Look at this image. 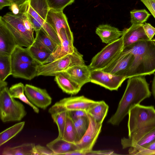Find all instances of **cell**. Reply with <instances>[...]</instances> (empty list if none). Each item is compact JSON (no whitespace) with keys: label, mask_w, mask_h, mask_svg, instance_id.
<instances>
[{"label":"cell","mask_w":155,"mask_h":155,"mask_svg":"<svg viewBox=\"0 0 155 155\" xmlns=\"http://www.w3.org/2000/svg\"><path fill=\"white\" fill-rule=\"evenodd\" d=\"M151 95L149 84L145 76H137L128 78L124 93L119 103L115 113L107 121L108 123L118 125L129 110L140 104Z\"/></svg>","instance_id":"6da1fadb"},{"label":"cell","mask_w":155,"mask_h":155,"mask_svg":"<svg viewBox=\"0 0 155 155\" xmlns=\"http://www.w3.org/2000/svg\"><path fill=\"white\" fill-rule=\"evenodd\" d=\"M123 51L132 54L134 57L130 66L123 75L127 78L149 75L155 72V45L152 40H139Z\"/></svg>","instance_id":"7a4b0ae2"},{"label":"cell","mask_w":155,"mask_h":155,"mask_svg":"<svg viewBox=\"0 0 155 155\" xmlns=\"http://www.w3.org/2000/svg\"><path fill=\"white\" fill-rule=\"evenodd\" d=\"M12 75L15 78L31 80L37 76L41 64L33 58L27 48L17 46L10 55Z\"/></svg>","instance_id":"3957f363"},{"label":"cell","mask_w":155,"mask_h":155,"mask_svg":"<svg viewBox=\"0 0 155 155\" xmlns=\"http://www.w3.org/2000/svg\"><path fill=\"white\" fill-rule=\"evenodd\" d=\"M29 2L28 0L20 6L19 13L15 15L12 12L6 13L2 20L13 36L18 46L28 47L34 42V35L31 34L26 29L24 24V14L28 10Z\"/></svg>","instance_id":"277c9868"},{"label":"cell","mask_w":155,"mask_h":155,"mask_svg":"<svg viewBox=\"0 0 155 155\" xmlns=\"http://www.w3.org/2000/svg\"><path fill=\"white\" fill-rule=\"evenodd\" d=\"M128 136L143 129L155 127V108L152 105H137L129 111Z\"/></svg>","instance_id":"5b68a950"},{"label":"cell","mask_w":155,"mask_h":155,"mask_svg":"<svg viewBox=\"0 0 155 155\" xmlns=\"http://www.w3.org/2000/svg\"><path fill=\"white\" fill-rule=\"evenodd\" d=\"M27 113L24 105L11 96L7 87L0 90V117L2 122L21 121Z\"/></svg>","instance_id":"8992f818"},{"label":"cell","mask_w":155,"mask_h":155,"mask_svg":"<svg viewBox=\"0 0 155 155\" xmlns=\"http://www.w3.org/2000/svg\"><path fill=\"white\" fill-rule=\"evenodd\" d=\"M76 48L72 53L66 54L47 64L38 66L37 76H55L74 65L85 64L83 57Z\"/></svg>","instance_id":"52a82bcc"},{"label":"cell","mask_w":155,"mask_h":155,"mask_svg":"<svg viewBox=\"0 0 155 155\" xmlns=\"http://www.w3.org/2000/svg\"><path fill=\"white\" fill-rule=\"evenodd\" d=\"M122 37L108 44L92 58L88 66L91 70H101L111 63L123 51Z\"/></svg>","instance_id":"ba28073f"},{"label":"cell","mask_w":155,"mask_h":155,"mask_svg":"<svg viewBox=\"0 0 155 155\" xmlns=\"http://www.w3.org/2000/svg\"><path fill=\"white\" fill-rule=\"evenodd\" d=\"M98 101L84 96L64 98L55 103L49 108L48 112L51 115L64 111L82 110L87 112Z\"/></svg>","instance_id":"9c48e42d"},{"label":"cell","mask_w":155,"mask_h":155,"mask_svg":"<svg viewBox=\"0 0 155 155\" xmlns=\"http://www.w3.org/2000/svg\"><path fill=\"white\" fill-rule=\"evenodd\" d=\"M87 116L89 120L88 129L81 139L75 143L79 150L83 152L84 155L92 150L101 132L102 124L97 122L88 113Z\"/></svg>","instance_id":"30bf717a"},{"label":"cell","mask_w":155,"mask_h":155,"mask_svg":"<svg viewBox=\"0 0 155 155\" xmlns=\"http://www.w3.org/2000/svg\"><path fill=\"white\" fill-rule=\"evenodd\" d=\"M127 78L117 75L101 70H91L90 82L110 90H117Z\"/></svg>","instance_id":"8fae6325"},{"label":"cell","mask_w":155,"mask_h":155,"mask_svg":"<svg viewBox=\"0 0 155 155\" xmlns=\"http://www.w3.org/2000/svg\"><path fill=\"white\" fill-rule=\"evenodd\" d=\"M57 33L61 42V46H58L51 54L47 63L73 53L76 48L73 45V34L69 26L61 28Z\"/></svg>","instance_id":"7c38bea8"},{"label":"cell","mask_w":155,"mask_h":155,"mask_svg":"<svg viewBox=\"0 0 155 155\" xmlns=\"http://www.w3.org/2000/svg\"><path fill=\"white\" fill-rule=\"evenodd\" d=\"M25 93L28 100L38 108L45 110L52 102V98L45 89L26 84Z\"/></svg>","instance_id":"4fadbf2b"},{"label":"cell","mask_w":155,"mask_h":155,"mask_svg":"<svg viewBox=\"0 0 155 155\" xmlns=\"http://www.w3.org/2000/svg\"><path fill=\"white\" fill-rule=\"evenodd\" d=\"M131 53L123 51L109 65L101 70L117 75L123 76L130 66L134 59Z\"/></svg>","instance_id":"5bb4252c"},{"label":"cell","mask_w":155,"mask_h":155,"mask_svg":"<svg viewBox=\"0 0 155 155\" xmlns=\"http://www.w3.org/2000/svg\"><path fill=\"white\" fill-rule=\"evenodd\" d=\"M18 46L8 28L0 19V55H10Z\"/></svg>","instance_id":"9a60e30c"},{"label":"cell","mask_w":155,"mask_h":155,"mask_svg":"<svg viewBox=\"0 0 155 155\" xmlns=\"http://www.w3.org/2000/svg\"><path fill=\"white\" fill-rule=\"evenodd\" d=\"M142 24H132L123 30L124 49L140 40H149L144 30Z\"/></svg>","instance_id":"2e32d148"},{"label":"cell","mask_w":155,"mask_h":155,"mask_svg":"<svg viewBox=\"0 0 155 155\" xmlns=\"http://www.w3.org/2000/svg\"><path fill=\"white\" fill-rule=\"evenodd\" d=\"M62 72L81 87L85 84L90 82L91 70L85 64L74 65Z\"/></svg>","instance_id":"e0dca14e"},{"label":"cell","mask_w":155,"mask_h":155,"mask_svg":"<svg viewBox=\"0 0 155 155\" xmlns=\"http://www.w3.org/2000/svg\"><path fill=\"white\" fill-rule=\"evenodd\" d=\"M95 32L102 41L107 44L117 40L123 34V31H120L117 28L107 24L99 25L96 28Z\"/></svg>","instance_id":"ac0fdd59"},{"label":"cell","mask_w":155,"mask_h":155,"mask_svg":"<svg viewBox=\"0 0 155 155\" xmlns=\"http://www.w3.org/2000/svg\"><path fill=\"white\" fill-rule=\"evenodd\" d=\"M54 81L64 92L69 94H76L81 88L63 72H60L55 76Z\"/></svg>","instance_id":"d6986e66"},{"label":"cell","mask_w":155,"mask_h":155,"mask_svg":"<svg viewBox=\"0 0 155 155\" xmlns=\"http://www.w3.org/2000/svg\"><path fill=\"white\" fill-rule=\"evenodd\" d=\"M46 146L51 149L55 155H66L69 153L79 150L76 143L68 142L62 138L58 137L47 143Z\"/></svg>","instance_id":"ffe728a7"},{"label":"cell","mask_w":155,"mask_h":155,"mask_svg":"<svg viewBox=\"0 0 155 155\" xmlns=\"http://www.w3.org/2000/svg\"><path fill=\"white\" fill-rule=\"evenodd\" d=\"M36 36L34 43L39 48L51 54L58 46L49 36L42 28L36 31Z\"/></svg>","instance_id":"44dd1931"},{"label":"cell","mask_w":155,"mask_h":155,"mask_svg":"<svg viewBox=\"0 0 155 155\" xmlns=\"http://www.w3.org/2000/svg\"><path fill=\"white\" fill-rule=\"evenodd\" d=\"M35 145L32 143H23L18 146L5 148L2 155H31L34 154Z\"/></svg>","instance_id":"7402d4cb"},{"label":"cell","mask_w":155,"mask_h":155,"mask_svg":"<svg viewBox=\"0 0 155 155\" xmlns=\"http://www.w3.org/2000/svg\"><path fill=\"white\" fill-rule=\"evenodd\" d=\"M25 86L20 82L12 85L9 89L11 96L14 98H18L28 105L36 113H39L38 107L32 104L28 99L25 93Z\"/></svg>","instance_id":"603a6c76"},{"label":"cell","mask_w":155,"mask_h":155,"mask_svg":"<svg viewBox=\"0 0 155 155\" xmlns=\"http://www.w3.org/2000/svg\"><path fill=\"white\" fill-rule=\"evenodd\" d=\"M108 106L103 101H98L88 110L87 113L97 122L102 124L108 110Z\"/></svg>","instance_id":"cb8c5ba5"},{"label":"cell","mask_w":155,"mask_h":155,"mask_svg":"<svg viewBox=\"0 0 155 155\" xmlns=\"http://www.w3.org/2000/svg\"><path fill=\"white\" fill-rule=\"evenodd\" d=\"M25 123V121L18 123L2 132L0 133V146H1L20 132L24 128Z\"/></svg>","instance_id":"d4e9b609"},{"label":"cell","mask_w":155,"mask_h":155,"mask_svg":"<svg viewBox=\"0 0 155 155\" xmlns=\"http://www.w3.org/2000/svg\"><path fill=\"white\" fill-rule=\"evenodd\" d=\"M155 140V129L142 137L128 150L129 154L133 155L136 151L147 146Z\"/></svg>","instance_id":"484cf974"},{"label":"cell","mask_w":155,"mask_h":155,"mask_svg":"<svg viewBox=\"0 0 155 155\" xmlns=\"http://www.w3.org/2000/svg\"><path fill=\"white\" fill-rule=\"evenodd\" d=\"M27 48L33 58L41 65L47 63L51 53L39 48L34 43Z\"/></svg>","instance_id":"4316f807"},{"label":"cell","mask_w":155,"mask_h":155,"mask_svg":"<svg viewBox=\"0 0 155 155\" xmlns=\"http://www.w3.org/2000/svg\"><path fill=\"white\" fill-rule=\"evenodd\" d=\"M62 139L69 142H77V134L74 122L67 114Z\"/></svg>","instance_id":"83f0119b"},{"label":"cell","mask_w":155,"mask_h":155,"mask_svg":"<svg viewBox=\"0 0 155 155\" xmlns=\"http://www.w3.org/2000/svg\"><path fill=\"white\" fill-rule=\"evenodd\" d=\"M32 8L46 21L50 10L47 0H28Z\"/></svg>","instance_id":"f1b7e54d"},{"label":"cell","mask_w":155,"mask_h":155,"mask_svg":"<svg viewBox=\"0 0 155 155\" xmlns=\"http://www.w3.org/2000/svg\"><path fill=\"white\" fill-rule=\"evenodd\" d=\"M12 75L10 55H0V81H5Z\"/></svg>","instance_id":"f546056e"},{"label":"cell","mask_w":155,"mask_h":155,"mask_svg":"<svg viewBox=\"0 0 155 155\" xmlns=\"http://www.w3.org/2000/svg\"><path fill=\"white\" fill-rule=\"evenodd\" d=\"M73 122L77 134V142L81 139L87 129L89 120L87 115L80 117Z\"/></svg>","instance_id":"4dcf8cb0"},{"label":"cell","mask_w":155,"mask_h":155,"mask_svg":"<svg viewBox=\"0 0 155 155\" xmlns=\"http://www.w3.org/2000/svg\"><path fill=\"white\" fill-rule=\"evenodd\" d=\"M130 15L131 25L144 24L151 15L145 9L133 10L130 12Z\"/></svg>","instance_id":"1f68e13d"},{"label":"cell","mask_w":155,"mask_h":155,"mask_svg":"<svg viewBox=\"0 0 155 155\" xmlns=\"http://www.w3.org/2000/svg\"><path fill=\"white\" fill-rule=\"evenodd\" d=\"M67 115V111H64L51 115L53 121L56 124L58 127V138H62Z\"/></svg>","instance_id":"d6a6232c"},{"label":"cell","mask_w":155,"mask_h":155,"mask_svg":"<svg viewBox=\"0 0 155 155\" xmlns=\"http://www.w3.org/2000/svg\"><path fill=\"white\" fill-rule=\"evenodd\" d=\"M74 0H47L50 9L63 11L67 6L71 5Z\"/></svg>","instance_id":"836d02e7"},{"label":"cell","mask_w":155,"mask_h":155,"mask_svg":"<svg viewBox=\"0 0 155 155\" xmlns=\"http://www.w3.org/2000/svg\"><path fill=\"white\" fill-rule=\"evenodd\" d=\"M34 155H55L54 153L49 148L40 145H35Z\"/></svg>","instance_id":"e575fe53"},{"label":"cell","mask_w":155,"mask_h":155,"mask_svg":"<svg viewBox=\"0 0 155 155\" xmlns=\"http://www.w3.org/2000/svg\"><path fill=\"white\" fill-rule=\"evenodd\" d=\"M133 155H155V140L146 147L135 152Z\"/></svg>","instance_id":"d590c367"},{"label":"cell","mask_w":155,"mask_h":155,"mask_svg":"<svg viewBox=\"0 0 155 155\" xmlns=\"http://www.w3.org/2000/svg\"><path fill=\"white\" fill-rule=\"evenodd\" d=\"M67 114L73 121L80 117L87 115V112L82 110L68 111H67Z\"/></svg>","instance_id":"8d00e7d4"},{"label":"cell","mask_w":155,"mask_h":155,"mask_svg":"<svg viewBox=\"0 0 155 155\" xmlns=\"http://www.w3.org/2000/svg\"><path fill=\"white\" fill-rule=\"evenodd\" d=\"M143 28L144 32L150 40H152L155 35V28L150 24L145 22Z\"/></svg>","instance_id":"74e56055"},{"label":"cell","mask_w":155,"mask_h":155,"mask_svg":"<svg viewBox=\"0 0 155 155\" xmlns=\"http://www.w3.org/2000/svg\"><path fill=\"white\" fill-rule=\"evenodd\" d=\"M155 19V0H140Z\"/></svg>","instance_id":"f35d334b"},{"label":"cell","mask_w":155,"mask_h":155,"mask_svg":"<svg viewBox=\"0 0 155 155\" xmlns=\"http://www.w3.org/2000/svg\"><path fill=\"white\" fill-rule=\"evenodd\" d=\"M25 12L24 14L23 21L25 26L26 30L31 35H33L34 30L33 25L28 17L26 12Z\"/></svg>","instance_id":"ab89813d"},{"label":"cell","mask_w":155,"mask_h":155,"mask_svg":"<svg viewBox=\"0 0 155 155\" xmlns=\"http://www.w3.org/2000/svg\"><path fill=\"white\" fill-rule=\"evenodd\" d=\"M114 153V151L111 150H93L86 153L85 155H117Z\"/></svg>","instance_id":"60d3db41"},{"label":"cell","mask_w":155,"mask_h":155,"mask_svg":"<svg viewBox=\"0 0 155 155\" xmlns=\"http://www.w3.org/2000/svg\"><path fill=\"white\" fill-rule=\"evenodd\" d=\"M27 15L29 19L32 24L35 31L36 32L40 30L42 28V26L38 21L27 12Z\"/></svg>","instance_id":"b9f144b4"},{"label":"cell","mask_w":155,"mask_h":155,"mask_svg":"<svg viewBox=\"0 0 155 155\" xmlns=\"http://www.w3.org/2000/svg\"><path fill=\"white\" fill-rule=\"evenodd\" d=\"M9 6V9L13 14L16 15L20 12V6H19L17 4L12 3Z\"/></svg>","instance_id":"7bdbcfd3"},{"label":"cell","mask_w":155,"mask_h":155,"mask_svg":"<svg viewBox=\"0 0 155 155\" xmlns=\"http://www.w3.org/2000/svg\"><path fill=\"white\" fill-rule=\"evenodd\" d=\"M12 3L10 0H0V9L5 6H10Z\"/></svg>","instance_id":"ee69618b"},{"label":"cell","mask_w":155,"mask_h":155,"mask_svg":"<svg viewBox=\"0 0 155 155\" xmlns=\"http://www.w3.org/2000/svg\"><path fill=\"white\" fill-rule=\"evenodd\" d=\"M12 3L17 4L19 6H21L25 3L27 0H10Z\"/></svg>","instance_id":"f6af8a7d"},{"label":"cell","mask_w":155,"mask_h":155,"mask_svg":"<svg viewBox=\"0 0 155 155\" xmlns=\"http://www.w3.org/2000/svg\"><path fill=\"white\" fill-rule=\"evenodd\" d=\"M151 90L153 95L155 99V75L152 81Z\"/></svg>","instance_id":"bcb514c9"},{"label":"cell","mask_w":155,"mask_h":155,"mask_svg":"<svg viewBox=\"0 0 155 155\" xmlns=\"http://www.w3.org/2000/svg\"><path fill=\"white\" fill-rule=\"evenodd\" d=\"M7 83L5 81H0V90L7 87Z\"/></svg>","instance_id":"7dc6e473"},{"label":"cell","mask_w":155,"mask_h":155,"mask_svg":"<svg viewBox=\"0 0 155 155\" xmlns=\"http://www.w3.org/2000/svg\"><path fill=\"white\" fill-rule=\"evenodd\" d=\"M152 40L153 42V43H154V44L155 45V39L154 38V39H152Z\"/></svg>","instance_id":"c3c4849f"},{"label":"cell","mask_w":155,"mask_h":155,"mask_svg":"<svg viewBox=\"0 0 155 155\" xmlns=\"http://www.w3.org/2000/svg\"></svg>","instance_id":"681fc988"}]
</instances>
